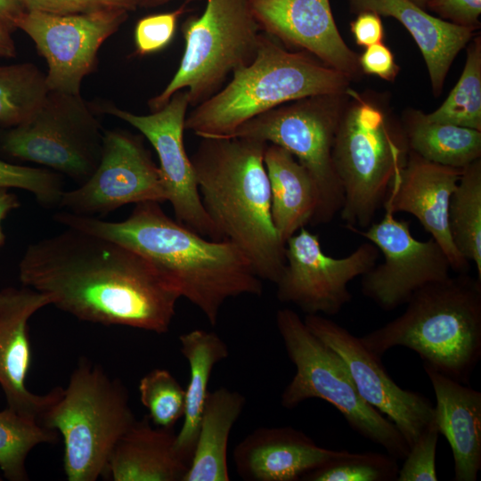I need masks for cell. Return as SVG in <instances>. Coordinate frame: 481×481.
<instances>
[{
	"mask_svg": "<svg viewBox=\"0 0 481 481\" xmlns=\"http://www.w3.org/2000/svg\"><path fill=\"white\" fill-rule=\"evenodd\" d=\"M19 279L81 321L158 334L168 331L181 298L139 253L69 227L28 246Z\"/></svg>",
	"mask_w": 481,
	"mask_h": 481,
	"instance_id": "6da1fadb",
	"label": "cell"
},
{
	"mask_svg": "<svg viewBox=\"0 0 481 481\" xmlns=\"http://www.w3.org/2000/svg\"><path fill=\"white\" fill-rule=\"evenodd\" d=\"M159 204L137 203L119 222L68 211L55 214L53 219L120 243L147 258L211 325L229 298L262 295L261 279L237 246L225 240H208L170 218Z\"/></svg>",
	"mask_w": 481,
	"mask_h": 481,
	"instance_id": "7a4b0ae2",
	"label": "cell"
},
{
	"mask_svg": "<svg viewBox=\"0 0 481 481\" xmlns=\"http://www.w3.org/2000/svg\"><path fill=\"white\" fill-rule=\"evenodd\" d=\"M267 144L239 136L201 138L191 161L201 202L221 240L237 246L261 280L276 283L285 265V243L272 220Z\"/></svg>",
	"mask_w": 481,
	"mask_h": 481,
	"instance_id": "3957f363",
	"label": "cell"
},
{
	"mask_svg": "<svg viewBox=\"0 0 481 481\" xmlns=\"http://www.w3.org/2000/svg\"><path fill=\"white\" fill-rule=\"evenodd\" d=\"M405 310L385 325L359 337L380 357L405 346L428 366L469 384L481 358V280L467 273L417 290Z\"/></svg>",
	"mask_w": 481,
	"mask_h": 481,
	"instance_id": "277c9868",
	"label": "cell"
},
{
	"mask_svg": "<svg viewBox=\"0 0 481 481\" xmlns=\"http://www.w3.org/2000/svg\"><path fill=\"white\" fill-rule=\"evenodd\" d=\"M350 78L304 53L261 35L254 59L186 116L184 128L200 138L231 137L248 120L287 102L343 94Z\"/></svg>",
	"mask_w": 481,
	"mask_h": 481,
	"instance_id": "5b68a950",
	"label": "cell"
},
{
	"mask_svg": "<svg viewBox=\"0 0 481 481\" xmlns=\"http://www.w3.org/2000/svg\"><path fill=\"white\" fill-rule=\"evenodd\" d=\"M333 148L332 162L344 201L340 218L366 229L383 207L410 149L402 123L378 98L348 88Z\"/></svg>",
	"mask_w": 481,
	"mask_h": 481,
	"instance_id": "8992f818",
	"label": "cell"
},
{
	"mask_svg": "<svg viewBox=\"0 0 481 481\" xmlns=\"http://www.w3.org/2000/svg\"><path fill=\"white\" fill-rule=\"evenodd\" d=\"M135 420L124 384L81 358L38 422L61 435L67 479L95 481L106 477L116 444Z\"/></svg>",
	"mask_w": 481,
	"mask_h": 481,
	"instance_id": "52a82bcc",
	"label": "cell"
},
{
	"mask_svg": "<svg viewBox=\"0 0 481 481\" xmlns=\"http://www.w3.org/2000/svg\"><path fill=\"white\" fill-rule=\"evenodd\" d=\"M275 322L296 368L281 395L282 407L293 409L313 398L324 400L341 413L354 431L395 459L404 460L410 449L405 438L392 421L360 396L339 355L313 334L295 311L279 309Z\"/></svg>",
	"mask_w": 481,
	"mask_h": 481,
	"instance_id": "ba28073f",
	"label": "cell"
},
{
	"mask_svg": "<svg viewBox=\"0 0 481 481\" xmlns=\"http://www.w3.org/2000/svg\"><path fill=\"white\" fill-rule=\"evenodd\" d=\"M181 30L185 46L179 67L149 101L151 111L180 90L188 92L192 107L211 97L230 74L254 59L262 35L248 0H207L203 12L188 17Z\"/></svg>",
	"mask_w": 481,
	"mask_h": 481,
	"instance_id": "9c48e42d",
	"label": "cell"
},
{
	"mask_svg": "<svg viewBox=\"0 0 481 481\" xmlns=\"http://www.w3.org/2000/svg\"><path fill=\"white\" fill-rule=\"evenodd\" d=\"M346 99V92L292 101L248 120L232 135L278 145L308 170L319 193L314 225L330 222L343 205L332 148Z\"/></svg>",
	"mask_w": 481,
	"mask_h": 481,
	"instance_id": "30bf717a",
	"label": "cell"
},
{
	"mask_svg": "<svg viewBox=\"0 0 481 481\" xmlns=\"http://www.w3.org/2000/svg\"><path fill=\"white\" fill-rule=\"evenodd\" d=\"M103 129L81 94L49 91L19 126L0 128V152L83 183L101 158Z\"/></svg>",
	"mask_w": 481,
	"mask_h": 481,
	"instance_id": "8fae6325",
	"label": "cell"
},
{
	"mask_svg": "<svg viewBox=\"0 0 481 481\" xmlns=\"http://www.w3.org/2000/svg\"><path fill=\"white\" fill-rule=\"evenodd\" d=\"M379 257V249L370 241L346 257H330L319 236L303 227L286 240L285 265L275 283L277 298L306 314L335 315L352 300L349 282L371 270Z\"/></svg>",
	"mask_w": 481,
	"mask_h": 481,
	"instance_id": "7c38bea8",
	"label": "cell"
},
{
	"mask_svg": "<svg viewBox=\"0 0 481 481\" xmlns=\"http://www.w3.org/2000/svg\"><path fill=\"white\" fill-rule=\"evenodd\" d=\"M128 11L110 9L56 15L23 12L16 21L47 63L49 91L80 94L84 78L94 72L102 45L127 20Z\"/></svg>",
	"mask_w": 481,
	"mask_h": 481,
	"instance_id": "4fadbf2b",
	"label": "cell"
},
{
	"mask_svg": "<svg viewBox=\"0 0 481 481\" xmlns=\"http://www.w3.org/2000/svg\"><path fill=\"white\" fill-rule=\"evenodd\" d=\"M348 230L373 243L384 257L361 281L363 295L384 311L405 305L420 289L451 276L450 262L438 243L433 238L415 239L410 222L395 218L389 210L366 229Z\"/></svg>",
	"mask_w": 481,
	"mask_h": 481,
	"instance_id": "5bb4252c",
	"label": "cell"
},
{
	"mask_svg": "<svg viewBox=\"0 0 481 481\" xmlns=\"http://www.w3.org/2000/svg\"><path fill=\"white\" fill-rule=\"evenodd\" d=\"M145 201H167L159 167L142 136L114 129L103 133L100 161L78 187L64 191L60 208L88 216Z\"/></svg>",
	"mask_w": 481,
	"mask_h": 481,
	"instance_id": "9a60e30c",
	"label": "cell"
},
{
	"mask_svg": "<svg viewBox=\"0 0 481 481\" xmlns=\"http://www.w3.org/2000/svg\"><path fill=\"white\" fill-rule=\"evenodd\" d=\"M188 92H176L161 109L148 115L108 106L104 111L126 121L148 139L159 161V173L175 220L198 234L223 240L209 219L199 193L191 158L183 143Z\"/></svg>",
	"mask_w": 481,
	"mask_h": 481,
	"instance_id": "2e32d148",
	"label": "cell"
},
{
	"mask_svg": "<svg viewBox=\"0 0 481 481\" xmlns=\"http://www.w3.org/2000/svg\"><path fill=\"white\" fill-rule=\"evenodd\" d=\"M304 322L343 360L360 396L392 421L411 446L433 422L431 401L419 392L399 387L387 374L380 357L343 326L322 314H306Z\"/></svg>",
	"mask_w": 481,
	"mask_h": 481,
	"instance_id": "e0dca14e",
	"label": "cell"
},
{
	"mask_svg": "<svg viewBox=\"0 0 481 481\" xmlns=\"http://www.w3.org/2000/svg\"><path fill=\"white\" fill-rule=\"evenodd\" d=\"M260 30L302 49L350 79L363 72L358 56L343 40L330 0H248Z\"/></svg>",
	"mask_w": 481,
	"mask_h": 481,
	"instance_id": "ac0fdd59",
	"label": "cell"
},
{
	"mask_svg": "<svg viewBox=\"0 0 481 481\" xmlns=\"http://www.w3.org/2000/svg\"><path fill=\"white\" fill-rule=\"evenodd\" d=\"M463 168L428 161L413 151L396 176L383 208L414 216L445 253L452 270L468 273L469 263L456 249L449 230L448 209Z\"/></svg>",
	"mask_w": 481,
	"mask_h": 481,
	"instance_id": "d6986e66",
	"label": "cell"
},
{
	"mask_svg": "<svg viewBox=\"0 0 481 481\" xmlns=\"http://www.w3.org/2000/svg\"><path fill=\"white\" fill-rule=\"evenodd\" d=\"M49 305L48 295L27 286L0 290V387L8 408L37 420L55 399L58 387L45 395L27 387L32 356L29 321Z\"/></svg>",
	"mask_w": 481,
	"mask_h": 481,
	"instance_id": "ffe728a7",
	"label": "cell"
},
{
	"mask_svg": "<svg viewBox=\"0 0 481 481\" xmlns=\"http://www.w3.org/2000/svg\"><path fill=\"white\" fill-rule=\"evenodd\" d=\"M349 452L319 446L292 427H263L234 448L238 475L247 481H297Z\"/></svg>",
	"mask_w": 481,
	"mask_h": 481,
	"instance_id": "44dd1931",
	"label": "cell"
},
{
	"mask_svg": "<svg viewBox=\"0 0 481 481\" xmlns=\"http://www.w3.org/2000/svg\"><path fill=\"white\" fill-rule=\"evenodd\" d=\"M435 396L433 422L449 443L455 481H476L481 469V392L428 366Z\"/></svg>",
	"mask_w": 481,
	"mask_h": 481,
	"instance_id": "7402d4cb",
	"label": "cell"
},
{
	"mask_svg": "<svg viewBox=\"0 0 481 481\" xmlns=\"http://www.w3.org/2000/svg\"><path fill=\"white\" fill-rule=\"evenodd\" d=\"M353 12L370 11L398 20L411 34L427 66L433 93L437 97L450 67L466 46L475 29L435 17L411 0H347Z\"/></svg>",
	"mask_w": 481,
	"mask_h": 481,
	"instance_id": "603a6c76",
	"label": "cell"
},
{
	"mask_svg": "<svg viewBox=\"0 0 481 481\" xmlns=\"http://www.w3.org/2000/svg\"><path fill=\"white\" fill-rule=\"evenodd\" d=\"M173 428L151 425L146 415L116 444L105 477L114 481H183L189 461L178 452Z\"/></svg>",
	"mask_w": 481,
	"mask_h": 481,
	"instance_id": "cb8c5ba5",
	"label": "cell"
},
{
	"mask_svg": "<svg viewBox=\"0 0 481 481\" xmlns=\"http://www.w3.org/2000/svg\"><path fill=\"white\" fill-rule=\"evenodd\" d=\"M264 163L270 183L271 215L286 240L312 221L319 206L316 183L308 170L285 149L268 143Z\"/></svg>",
	"mask_w": 481,
	"mask_h": 481,
	"instance_id": "d4e9b609",
	"label": "cell"
},
{
	"mask_svg": "<svg viewBox=\"0 0 481 481\" xmlns=\"http://www.w3.org/2000/svg\"><path fill=\"white\" fill-rule=\"evenodd\" d=\"M246 404L238 391L220 387L209 391L198 436L183 481H229L227 447L231 430Z\"/></svg>",
	"mask_w": 481,
	"mask_h": 481,
	"instance_id": "484cf974",
	"label": "cell"
},
{
	"mask_svg": "<svg viewBox=\"0 0 481 481\" xmlns=\"http://www.w3.org/2000/svg\"><path fill=\"white\" fill-rule=\"evenodd\" d=\"M181 352L188 362L189 381L185 389L183 421L176 433L175 445L178 452L191 461L199 431L204 404L208 394V387L216 363L226 359L229 348L215 332L193 330L179 337Z\"/></svg>",
	"mask_w": 481,
	"mask_h": 481,
	"instance_id": "4316f807",
	"label": "cell"
},
{
	"mask_svg": "<svg viewBox=\"0 0 481 481\" xmlns=\"http://www.w3.org/2000/svg\"><path fill=\"white\" fill-rule=\"evenodd\" d=\"M402 126L410 151L428 161L464 168L481 157V131L430 121L420 110L406 112Z\"/></svg>",
	"mask_w": 481,
	"mask_h": 481,
	"instance_id": "83f0119b",
	"label": "cell"
},
{
	"mask_svg": "<svg viewBox=\"0 0 481 481\" xmlns=\"http://www.w3.org/2000/svg\"><path fill=\"white\" fill-rule=\"evenodd\" d=\"M449 230L460 254L481 280V159L463 168L448 209Z\"/></svg>",
	"mask_w": 481,
	"mask_h": 481,
	"instance_id": "f1b7e54d",
	"label": "cell"
},
{
	"mask_svg": "<svg viewBox=\"0 0 481 481\" xmlns=\"http://www.w3.org/2000/svg\"><path fill=\"white\" fill-rule=\"evenodd\" d=\"M49 92L45 74L31 62L0 65V128L26 121Z\"/></svg>",
	"mask_w": 481,
	"mask_h": 481,
	"instance_id": "f546056e",
	"label": "cell"
},
{
	"mask_svg": "<svg viewBox=\"0 0 481 481\" xmlns=\"http://www.w3.org/2000/svg\"><path fill=\"white\" fill-rule=\"evenodd\" d=\"M59 433L10 408L0 412V469L10 481L29 479L26 459L40 444H55Z\"/></svg>",
	"mask_w": 481,
	"mask_h": 481,
	"instance_id": "4dcf8cb0",
	"label": "cell"
},
{
	"mask_svg": "<svg viewBox=\"0 0 481 481\" xmlns=\"http://www.w3.org/2000/svg\"><path fill=\"white\" fill-rule=\"evenodd\" d=\"M425 115L430 121L481 131L480 37L469 45L463 71L447 98L435 111Z\"/></svg>",
	"mask_w": 481,
	"mask_h": 481,
	"instance_id": "1f68e13d",
	"label": "cell"
},
{
	"mask_svg": "<svg viewBox=\"0 0 481 481\" xmlns=\"http://www.w3.org/2000/svg\"><path fill=\"white\" fill-rule=\"evenodd\" d=\"M397 459L380 452H351L306 475L304 481H395Z\"/></svg>",
	"mask_w": 481,
	"mask_h": 481,
	"instance_id": "d6a6232c",
	"label": "cell"
},
{
	"mask_svg": "<svg viewBox=\"0 0 481 481\" xmlns=\"http://www.w3.org/2000/svg\"><path fill=\"white\" fill-rule=\"evenodd\" d=\"M138 390L140 401L154 426L173 428L183 418L185 389L167 370H151L141 379Z\"/></svg>",
	"mask_w": 481,
	"mask_h": 481,
	"instance_id": "836d02e7",
	"label": "cell"
},
{
	"mask_svg": "<svg viewBox=\"0 0 481 481\" xmlns=\"http://www.w3.org/2000/svg\"><path fill=\"white\" fill-rule=\"evenodd\" d=\"M0 188L32 193L45 208H60L64 183L61 175L44 167H31L0 159Z\"/></svg>",
	"mask_w": 481,
	"mask_h": 481,
	"instance_id": "e575fe53",
	"label": "cell"
},
{
	"mask_svg": "<svg viewBox=\"0 0 481 481\" xmlns=\"http://www.w3.org/2000/svg\"><path fill=\"white\" fill-rule=\"evenodd\" d=\"M187 3L172 12L140 19L135 28V45L139 55H148L167 47L176 31L179 18L187 12Z\"/></svg>",
	"mask_w": 481,
	"mask_h": 481,
	"instance_id": "d590c367",
	"label": "cell"
},
{
	"mask_svg": "<svg viewBox=\"0 0 481 481\" xmlns=\"http://www.w3.org/2000/svg\"><path fill=\"white\" fill-rule=\"evenodd\" d=\"M432 422L410 446L396 481H436V452L439 436Z\"/></svg>",
	"mask_w": 481,
	"mask_h": 481,
	"instance_id": "8d00e7d4",
	"label": "cell"
},
{
	"mask_svg": "<svg viewBox=\"0 0 481 481\" xmlns=\"http://www.w3.org/2000/svg\"><path fill=\"white\" fill-rule=\"evenodd\" d=\"M23 12L56 15L89 13L110 9L128 12L138 8L137 0H19Z\"/></svg>",
	"mask_w": 481,
	"mask_h": 481,
	"instance_id": "74e56055",
	"label": "cell"
},
{
	"mask_svg": "<svg viewBox=\"0 0 481 481\" xmlns=\"http://www.w3.org/2000/svg\"><path fill=\"white\" fill-rule=\"evenodd\" d=\"M428 8L455 25L476 29L479 24L481 0H430Z\"/></svg>",
	"mask_w": 481,
	"mask_h": 481,
	"instance_id": "f35d334b",
	"label": "cell"
},
{
	"mask_svg": "<svg viewBox=\"0 0 481 481\" xmlns=\"http://www.w3.org/2000/svg\"><path fill=\"white\" fill-rule=\"evenodd\" d=\"M363 73L379 77L387 81H394L399 72L391 50L382 42L365 47L358 56Z\"/></svg>",
	"mask_w": 481,
	"mask_h": 481,
	"instance_id": "ab89813d",
	"label": "cell"
},
{
	"mask_svg": "<svg viewBox=\"0 0 481 481\" xmlns=\"http://www.w3.org/2000/svg\"><path fill=\"white\" fill-rule=\"evenodd\" d=\"M350 29L355 43L360 46L368 47L382 42L384 38V26L380 15L374 12H358L351 22Z\"/></svg>",
	"mask_w": 481,
	"mask_h": 481,
	"instance_id": "60d3db41",
	"label": "cell"
},
{
	"mask_svg": "<svg viewBox=\"0 0 481 481\" xmlns=\"http://www.w3.org/2000/svg\"><path fill=\"white\" fill-rule=\"evenodd\" d=\"M22 12L19 0H0V21L12 32L16 29V21Z\"/></svg>",
	"mask_w": 481,
	"mask_h": 481,
	"instance_id": "b9f144b4",
	"label": "cell"
},
{
	"mask_svg": "<svg viewBox=\"0 0 481 481\" xmlns=\"http://www.w3.org/2000/svg\"><path fill=\"white\" fill-rule=\"evenodd\" d=\"M9 190L0 188V249L5 241V236L2 230V222L12 210L20 205L17 195Z\"/></svg>",
	"mask_w": 481,
	"mask_h": 481,
	"instance_id": "7bdbcfd3",
	"label": "cell"
},
{
	"mask_svg": "<svg viewBox=\"0 0 481 481\" xmlns=\"http://www.w3.org/2000/svg\"><path fill=\"white\" fill-rule=\"evenodd\" d=\"M17 55L12 31L0 21V57L13 58Z\"/></svg>",
	"mask_w": 481,
	"mask_h": 481,
	"instance_id": "ee69618b",
	"label": "cell"
},
{
	"mask_svg": "<svg viewBox=\"0 0 481 481\" xmlns=\"http://www.w3.org/2000/svg\"><path fill=\"white\" fill-rule=\"evenodd\" d=\"M172 1H175V0H137L138 7H157V6L166 4ZM183 1L184 3H189L192 1H198V0H183Z\"/></svg>",
	"mask_w": 481,
	"mask_h": 481,
	"instance_id": "f6af8a7d",
	"label": "cell"
},
{
	"mask_svg": "<svg viewBox=\"0 0 481 481\" xmlns=\"http://www.w3.org/2000/svg\"><path fill=\"white\" fill-rule=\"evenodd\" d=\"M411 1H412L414 4L420 6L421 8L426 9V6L430 0H411Z\"/></svg>",
	"mask_w": 481,
	"mask_h": 481,
	"instance_id": "bcb514c9",
	"label": "cell"
},
{
	"mask_svg": "<svg viewBox=\"0 0 481 481\" xmlns=\"http://www.w3.org/2000/svg\"><path fill=\"white\" fill-rule=\"evenodd\" d=\"M2 480L1 477H0V481Z\"/></svg>",
	"mask_w": 481,
	"mask_h": 481,
	"instance_id": "7dc6e473",
	"label": "cell"
}]
</instances>
